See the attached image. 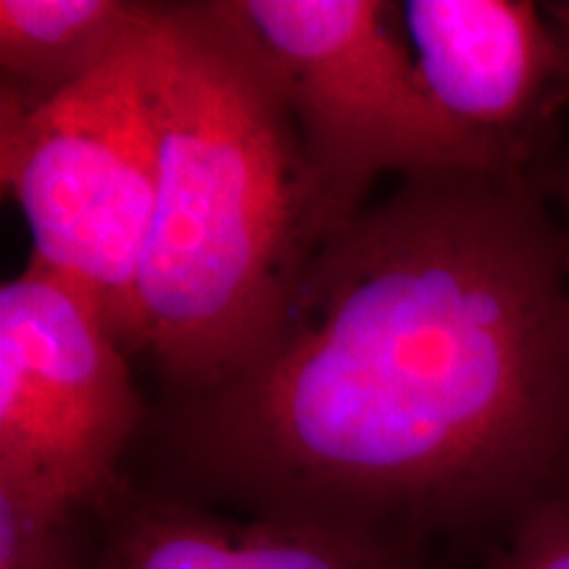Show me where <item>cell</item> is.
<instances>
[{
	"instance_id": "8",
	"label": "cell",
	"mask_w": 569,
	"mask_h": 569,
	"mask_svg": "<svg viewBox=\"0 0 569 569\" xmlns=\"http://www.w3.org/2000/svg\"><path fill=\"white\" fill-rule=\"evenodd\" d=\"M167 3L0 0V98L48 103L146 38Z\"/></svg>"
},
{
	"instance_id": "7",
	"label": "cell",
	"mask_w": 569,
	"mask_h": 569,
	"mask_svg": "<svg viewBox=\"0 0 569 569\" xmlns=\"http://www.w3.org/2000/svg\"><path fill=\"white\" fill-rule=\"evenodd\" d=\"M315 525L243 517L127 478L82 509L80 569H427Z\"/></svg>"
},
{
	"instance_id": "5",
	"label": "cell",
	"mask_w": 569,
	"mask_h": 569,
	"mask_svg": "<svg viewBox=\"0 0 569 569\" xmlns=\"http://www.w3.org/2000/svg\"><path fill=\"white\" fill-rule=\"evenodd\" d=\"M142 425L124 348L82 290L30 259L0 288V486L90 507Z\"/></svg>"
},
{
	"instance_id": "10",
	"label": "cell",
	"mask_w": 569,
	"mask_h": 569,
	"mask_svg": "<svg viewBox=\"0 0 569 569\" xmlns=\"http://www.w3.org/2000/svg\"><path fill=\"white\" fill-rule=\"evenodd\" d=\"M490 569H569V490L519 519Z\"/></svg>"
},
{
	"instance_id": "9",
	"label": "cell",
	"mask_w": 569,
	"mask_h": 569,
	"mask_svg": "<svg viewBox=\"0 0 569 569\" xmlns=\"http://www.w3.org/2000/svg\"><path fill=\"white\" fill-rule=\"evenodd\" d=\"M82 509L0 486V569H80Z\"/></svg>"
},
{
	"instance_id": "6",
	"label": "cell",
	"mask_w": 569,
	"mask_h": 569,
	"mask_svg": "<svg viewBox=\"0 0 569 569\" xmlns=\"http://www.w3.org/2000/svg\"><path fill=\"white\" fill-rule=\"evenodd\" d=\"M403 38L427 96L488 174L532 169L569 96L565 48L543 3L403 0Z\"/></svg>"
},
{
	"instance_id": "2",
	"label": "cell",
	"mask_w": 569,
	"mask_h": 569,
	"mask_svg": "<svg viewBox=\"0 0 569 569\" xmlns=\"http://www.w3.org/2000/svg\"><path fill=\"white\" fill-rule=\"evenodd\" d=\"M146 51L159 184L134 327L184 396L272 343L332 232L290 106L222 0L167 3Z\"/></svg>"
},
{
	"instance_id": "3",
	"label": "cell",
	"mask_w": 569,
	"mask_h": 569,
	"mask_svg": "<svg viewBox=\"0 0 569 569\" xmlns=\"http://www.w3.org/2000/svg\"><path fill=\"white\" fill-rule=\"evenodd\" d=\"M148 34L56 101L0 98V180L30 227V259L82 290L127 353L159 184Z\"/></svg>"
},
{
	"instance_id": "1",
	"label": "cell",
	"mask_w": 569,
	"mask_h": 569,
	"mask_svg": "<svg viewBox=\"0 0 569 569\" xmlns=\"http://www.w3.org/2000/svg\"><path fill=\"white\" fill-rule=\"evenodd\" d=\"M132 480L427 559L567 493L569 234L538 177H403L251 365L169 396Z\"/></svg>"
},
{
	"instance_id": "4",
	"label": "cell",
	"mask_w": 569,
	"mask_h": 569,
	"mask_svg": "<svg viewBox=\"0 0 569 569\" xmlns=\"http://www.w3.org/2000/svg\"><path fill=\"white\" fill-rule=\"evenodd\" d=\"M280 84L336 234L386 172H482L436 111L386 0H222ZM488 174V172H486Z\"/></svg>"
},
{
	"instance_id": "11",
	"label": "cell",
	"mask_w": 569,
	"mask_h": 569,
	"mask_svg": "<svg viewBox=\"0 0 569 569\" xmlns=\"http://www.w3.org/2000/svg\"><path fill=\"white\" fill-rule=\"evenodd\" d=\"M543 11L549 13L553 30L559 34L569 67V0H551V3H543ZM540 188H543L546 198L559 209V222L569 234V156L561 159L557 167H551L549 172L540 174Z\"/></svg>"
}]
</instances>
